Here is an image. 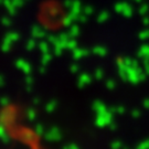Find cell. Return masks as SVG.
<instances>
[{
	"label": "cell",
	"mask_w": 149,
	"mask_h": 149,
	"mask_svg": "<svg viewBox=\"0 0 149 149\" xmlns=\"http://www.w3.org/2000/svg\"><path fill=\"white\" fill-rule=\"evenodd\" d=\"M69 149H80L76 145H70L69 146Z\"/></svg>",
	"instance_id": "cell-16"
},
{
	"label": "cell",
	"mask_w": 149,
	"mask_h": 149,
	"mask_svg": "<svg viewBox=\"0 0 149 149\" xmlns=\"http://www.w3.org/2000/svg\"><path fill=\"white\" fill-rule=\"evenodd\" d=\"M123 148V143L119 140H114L111 144V149H122Z\"/></svg>",
	"instance_id": "cell-9"
},
{
	"label": "cell",
	"mask_w": 149,
	"mask_h": 149,
	"mask_svg": "<svg viewBox=\"0 0 149 149\" xmlns=\"http://www.w3.org/2000/svg\"><path fill=\"white\" fill-rule=\"evenodd\" d=\"M95 77H96V80H102V79L104 77V72H103V70H102V69H97V70H96Z\"/></svg>",
	"instance_id": "cell-11"
},
{
	"label": "cell",
	"mask_w": 149,
	"mask_h": 149,
	"mask_svg": "<svg viewBox=\"0 0 149 149\" xmlns=\"http://www.w3.org/2000/svg\"><path fill=\"white\" fill-rule=\"evenodd\" d=\"M143 106L146 109H149V98H145L144 101H143Z\"/></svg>",
	"instance_id": "cell-15"
},
{
	"label": "cell",
	"mask_w": 149,
	"mask_h": 149,
	"mask_svg": "<svg viewBox=\"0 0 149 149\" xmlns=\"http://www.w3.org/2000/svg\"><path fill=\"white\" fill-rule=\"evenodd\" d=\"M113 115H114V114L109 111V108L107 109L106 112L101 113V114H96L95 125L98 128L107 127V126L113 122Z\"/></svg>",
	"instance_id": "cell-1"
},
{
	"label": "cell",
	"mask_w": 149,
	"mask_h": 149,
	"mask_svg": "<svg viewBox=\"0 0 149 149\" xmlns=\"http://www.w3.org/2000/svg\"><path fill=\"white\" fill-rule=\"evenodd\" d=\"M91 82H92V77H91V75L83 74L80 77V80H79V86H80V87H84V86L88 85Z\"/></svg>",
	"instance_id": "cell-4"
},
{
	"label": "cell",
	"mask_w": 149,
	"mask_h": 149,
	"mask_svg": "<svg viewBox=\"0 0 149 149\" xmlns=\"http://www.w3.org/2000/svg\"><path fill=\"white\" fill-rule=\"evenodd\" d=\"M109 111H111L113 114L123 115V114H125V113H126V108H125V106L119 105V106H112L111 108H109Z\"/></svg>",
	"instance_id": "cell-6"
},
{
	"label": "cell",
	"mask_w": 149,
	"mask_h": 149,
	"mask_svg": "<svg viewBox=\"0 0 149 149\" xmlns=\"http://www.w3.org/2000/svg\"><path fill=\"white\" fill-rule=\"evenodd\" d=\"M141 115V112L139 109H133L132 111V117L133 118H139Z\"/></svg>",
	"instance_id": "cell-12"
},
{
	"label": "cell",
	"mask_w": 149,
	"mask_h": 149,
	"mask_svg": "<svg viewBox=\"0 0 149 149\" xmlns=\"http://www.w3.org/2000/svg\"><path fill=\"white\" fill-rule=\"evenodd\" d=\"M94 53L98 54V55H101V56H104V55H106L107 50L105 48H103V47H96V48L94 49Z\"/></svg>",
	"instance_id": "cell-7"
},
{
	"label": "cell",
	"mask_w": 149,
	"mask_h": 149,
	"mask_svg": "<svg viewBox=\"0 0 149 149\" xmlns=\"http://www.w3.org/2000/svg\"><path fill=\"white\" fill-rule=\"evenodd\" d=\"M106 87L108 90H114L116 87V82L114 80H107L106 81Z\"/></svg>",
	"instance_id": "cell-10"
},
{
	"label": "cell",
	"mask_w": 149,
	"mask_h": 149,
	"mask_svg": "<svg viewBox=\"0 0 149 149\" xmlns=\"http://www.w3.org/2000/svg\"><path fill=\"white\" fill-rule=\"evenodd\" d=\"M118 74L124 82H127V65L123 61H118Z\"/></svg>",
	"instance_id": "cell-3"
},
{
	"label": "cell",
	"mask_w": 149,
	"mask_h": 149,
	"mask_svg": "<svg viewBox=\"0 0 149 149\" xmlns=\"http://www.w3.org/2000/svg\"><path fill=\"white\" fill-rule=\"evenodd\" d=\"M108 127H109V129H111V130H113V132H114V130H116V129H117V125H116V124L114 123V120H113V122L108 125Z\"/></svg>",
	"instance_id": "cell-14"
},
{
	"label": "cell",
	"mask_w": 149,
	"mask_h": 149,
	"mask_svg": "<svg viewBox=\"0 0 149 149\" xmlns=\"http://www.w3.org/2000/svg\"><path fill=\"white\" fill-rule=\"evenodd\" d=\"M92 108H93V111H94L96 114H101V113L106 112L107 109H108V107H107L102 101H95L94 102V103H93V105H92Z\"/></svg>",
	"instance_id": "cell-2"
},
{
	"label": "cell",
	"mask_w": 149,
	"mask_h": 149,
	"mask_svg": "<svg viewBox=\"0 0 149 149\" xmlns=\"http://www.w3.org/2000/svg\"><path fill=\"white\" fill-rule=\"evenodd\" d=\"M136 149H149V139H146V140H143L141 143H139Z\"/></svg>",
	"instance_id": "cell-8"
},
{
	"label": "cell",
	"mask_w": 149,
	"mask_h": 149,
	"mask_svg": "<svg viewBox=\"0 0 149 149\" xmlns=\"http://www.w3.org/2000/svg\"><path fill=\"white\" fill-rule=\"evenodd\" d=\"M138 56L141 59H147L149 58V45L148 44H144L138 51Z\"/></svg>",
	"instance_id": "cell-5"
},
{
	"label": "cell",
	"mask_w": 149,
	"mask_h": 149,
	"mask_svg": "<svg viewBox=\"0 0 149 149\" xmlns=\"http://www.w3.org/2000/svg\"><path fill=\"white\" fill-rule=\"evenodd\" d=\"M139 38H140L141 40H145V39H147V38H149V31L141 32V34L139 36Z\"/></svg>",
	"instance_id": "cell-13"
}]
</instances>
